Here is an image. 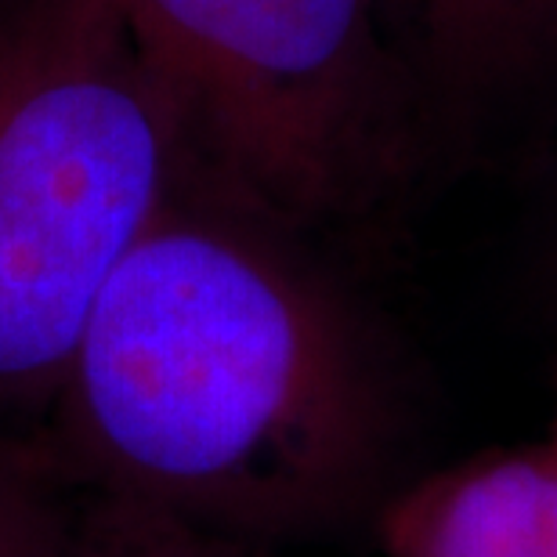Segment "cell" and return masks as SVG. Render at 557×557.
<instances>
[{
    "mask_svg": "<svg viewBox=\"0 0 557 557\" xmlns=\"http://www.w3.org/2000/svg\"><path fill=\"white\" fill-rule=\"evenodd\" d=\"M547 449L557 456V406H554V423H550V434H547Z\"/></svg>",
    "mask_w": 557,
    "mask_h": 557,
    "instance_id": "8",
    "label": "cell"
},
{
    "mask_svg": "<svg viewBox=\"0 0 557 557\" xmlns=\"http://www.w3.org/2000/svg\"><path fill=\"white\" fill-rule=\"evenodd\" d=\"M376 557H557L547 442L409 474L370 521Z\"/></svg>",
    "mask_w": 557,
    "mask_h": 557,
    "instance_id": "4",
    "label": "cell"
},
{
    "mask_svg": "<svg viewBox=\"0 0 557 557\" xmlns=\"http://www.w3.org/2000/svg\"><path fill=\"white\" fill-rule=\"evenodd\" d=\"M188 166L113 0H0V423L37 438L98 294Z\"/></svg>",
    "mask_w": 557,
    "mask_h": 557,
    "instance_id": "2",
    "label": "cell"
},
{
    "mask_svg": "<svg viewBox=\"0 0 557 557\" xmlns=\"http://www.w3.org/2000/svg\"><path fill=\"white\" fill-rule=\"evenodd\" d=\"M196 171L322 239L395 207L428 160L423 87L381 0H113Z\"/></svg>",
    "mask_w": 557,
    "mask_h": 557,
    "instance_id": "3",
    "label": "cell"
},
{
    "mask_svg": "<svg viewBox=\"0 0 557 557\" xmlns=\"http://www.w3.org/2000/svg\"><path fill=\"white\" fill-rule=\"evenodd\" d=\"M453 98H496L557 59V0H406Z\"/></svg>",
    "mask_w": 557,
    "mask_h": 557,
    "instance_id": "5",
    "label": "cell"
},
{
    "mask_svg": "<svg viewBox=\"0 0 557 557\" xmlns=\"http://www.w3.org/2000/svg\"><path fill=\"white\" fill-rule=\"evenodd\" d=\"M37 442L84 499L278 550L409 478L395 351L319 239L188 166L98 294Z\"/></svg>",
    "mask_w": 557,
    "mask_h": 557,
    "instance_id": "1",
    "label": "cell"
},
{
    "mask_svg": "<svg viewBox=\"0 0 557 557\" xmlns=\"http://www.w3.org/2000/svg\"><path fill=\"white\" fill-rule=\"evenodd\" d=\"M59 557H275L272 550L214 540L203 532L87 499V518L73 547Z\"/></svg>",
    "mask_w": 557,
    "mask_h": 557,
    "instance_id": "7",
    "label": "cell"
},
{
    "mask_svg": "<svg viewBox=\"0 0 557 557\" xmlns=\"http://www.w3.org/2000/svg\"><path fill=\"white\" fill-rule=\"evenodd\" d=\"M84 518L87 499L54 471L44 445L0 423V557H59Z\"/></svg>",
    "mask_w": 557,
    "mask_h": 557,
    "instance_id": "6",
    "label": "cell"
}]
</instances>
